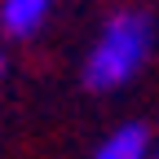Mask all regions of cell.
<instances>
[{
  "label": "cell",
  "instance_id": "5",
  "mask_svg": "<svg viewBox=\"0 0 159 159\" xmlns=\"http://www.w3.org/2000/svg\"><path fill=\"white\" fill-rule=\"evenodd\" d=\"M150 159H159V150H155V155H150Z\"/></svg>",
  "mask_w": 159,
  "mask_h": 159
},
{
  "label": "cell",
  "instance_id": "2",
  "mask_svg": "<svg viewBox=\"0 0 159 159\" xmlns=\"http://www.w3.org/2000/svg\"><path fill=\"white\" fill-rule=\"evenodd\" d=\"M57 0H0V31L5 40H31L44 31Z\"/></svg>",
  "mask_w": 159,
  "mask_h": 159
},
{
  "label": "cell",
  "instance_id": "4",
  "mask_svg": "<svg viewBox=\"0 0 159 159\" xmlns=\"http://www.w3.org/2000/svg\"><path fill=\"white\" fill-rule=\"evenodd\" d=\"M9 75V49H0V80Z\"/></svg>",
  "mask_w": 159,
  "mask_h": 159
},
{
  "label": "cell",
  "instance_id": "3",
  "mask_svg": "<svg viewBox=\"0 0 159 159\" xmlns=\"http://www.w3.org/2000/svg\"><path fill=\"white\" fill-rule=\"evenodd\" d=\"M150 155H155V146H150V128L142 119L115 124L93 150V159H150Z\"/></svg>",
  "mask_w": 159,
  "mask_h": 159
},
{
  "label": "cell",
  "instance_id": "1",
  "mask_svg": "<svg viewBox=\"0 0 159 159\" xmlns=\"http://www.w3.org/2000/svg\"><path fill=\"white\" fill-rule=\"evenodd\" d=\"M150 53H155V18H150V9L124 5V9H111V18L102 22L97 40L84 53L80 75H84V84L93 93H119L142 75Z\"/></svg>",
  "mask_w": 159,
  "mask_h": 159
}]
</instances>
